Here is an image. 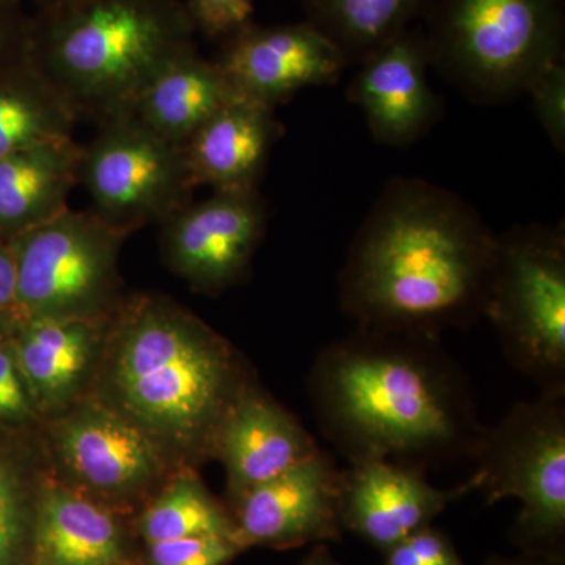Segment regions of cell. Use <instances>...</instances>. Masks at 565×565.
<instances>
[{"instance_id":"6da1fadb","label":"cell","mask_w":565,"mask_h":565,"mask_svg":"<svg viewBox=\"0 0 565 565\" xmlns=\"http://www.w3.org/2000/svg\"><path fill=\"white\" fill-rule=\"evenodd\" d=\"M498 237L456 193L394 178L353 237L340 274L359 329L438 338L484 316Z\"/></svg>"},{"instance_id":"7a4b0ae2","label":"cell","mask_w":565,"mask_h":565,"mask_svg":"<svg viewBox=\"0 0 565 565\" xmlns=\"http://www.w3.org/2000/svg\"><path fill=\"white\" fill-rule=\"evenodd\" d=\"M310 394L349 463L470 457L482 429L470 384L438 338L356 329L319 352Z\"/></svg>"},{"instance_id":"3957f363","label":"cell","mask_w":565,"mask_h":565,"mask_svg":"<svg viewBox=\"0 0 565 565\" xmlns=\"http://www.w3.org/2000/svg\"><path fill=\"white\" fill-rule=\"evenodd\" d=\"M184 0H82L41 10L28 62L79 118L96 125L132 114L167 65L195 50Z\"/></svg>"},{"instance_id":"277c9868","label":"cell","mask_w":565,"mask_h":565,"mask_svg":"<svg viewBox=\"0 0 565 565\" xmlns=\"http://www.w3.org/2000/svg\"><path fill=\"white\" fill-rule=\"evenodd\" d=\"M118 313L114 379L126 408L177 444L215 446L245 386L228 345L159 297H136Z\"/></svg>"},{"instance_id":"5b68a950","label":"cell","mask_w":565,"mask_h":565,"mask_svg":"<svg viewBox=\"0 0 565 565\" xmlns=\"http://www.w3.org/2000/svg\"><path fill=\"white\" fill-rule=\"evenodd\" d=\"M430 65L475 102L500 103L564 61L561 0H433Z\"/></svg>"},{"instance_id":"8992f818","label":"cell","mask_w":565,"mask_h":565,"mask_svg":"<svg viewBox=\"0 0 565 565\" xmlns=\"http://www.w3.org/2000/svg\"><path fill=\"white\" fill-rule=\"evenodd\" d=\"M470 459L487 504L522 503L515 535L526 552L559 556L565 533V393L522 401L494 426H482Z\"/></svg>"},{"instance_id":"52a82bcc","label":"cell","mask_w":565,"mask_h":565,"mask_svg":"<svg viewBox=\"0 0 565 565\" xmlns=\"http://www.w3.org/2000/svg\"><path fill=\"white\" fill-rule=\"evenodd\" d=\"M486 318L515 370L565 393V237L526 226L498 237Z\"/></svg>"},{"instance_id":"ba28073f","label":"cell","mask_w":565,"mask_h":565,"mask_svg":"<svg viewBox=\"0 0 565 565\" xmlns=\"http://www.w3.org/2000/svg\"><path fill=\"white\" fill-rule=\"evenodd\" d=\"M128 234L95 212L66 210L13 241L14 310L24 319L109 313L117 297V262Z\"/></svg>"},{"instance_id":"9c48e42d","label":"cell","mask_w":565,"mask_h":565,"mask_svg":"<svg viewBox=\"0 0 565 565\" xmlns=\"http://www.w3.org/2000/svg\"><path fill=\"white\" fill-rule=\"evenodd\" d=\"M79 178L92 211L126 234L166 222L193 202L196 189L184 147L134 114L98 125L95 139L82 145Z\"/></svg>"},{"instance_id":"30bf717a","label":"cell","mask_w":565,"mask_h":565,"mask_svg":"<svg viewBox=\"0 0 565 565\" xmlns=\"http://www.w3.org/2000/svg\"><path fill=\"white\" fill-rule=\"evenodd\" d=\"M258 189L212 191L162 225L163 252L174 270L204 292H221L241 280L266 230Z\"/></svg>"},{"instance_id":"8fae6325","label":"cell","mask_w":565,"mask_h":565,"mask_svg":"<svg viewBox=\"0 0 565 565\" xmlns=\"http://www.w3.org/2000/svg\"><path fill=\"white\" fill-rule=\"evenodd\" d=\"M343 470L323 449L236 500L239 544L288 548L341 541Z\"/></svg>"},{"instance_id":"7c38bea8","label":"cell","mask_w":565,"mask_h":565,"mask_svg":"<svg viewBox=\"0 0 565 565\" xmlns=\"http://www.w3.org/2000/svg\"><path fill=\"white\" fill-rule=\"evenodd\" d=\"M236 95L277 107L296 93L340 81L348 62L311 22L258 28L225 40L215 61Z\"/></svg>"},{"instance_id":"4fadbf2b","label":"cell","mask_w":565,"mask_h":565,"mask_svg":"<svg viewBox=\"0 0 565 565\" xmlns=\"http://www.w3.org/2000/svg\"><path fill=\"white\" fill-rule=\"evenodd\" d=\"M476 492L473 478L455 489L429 484L424 468L366 460L343 470L341 523L381 552L433 525L449 504Z\"/></svg>"},{"instance_id":"5bb4252c","label":"cell","mask_w":565,"mask_h":565,"mask_svg":"<svg viewBox=\"0 0 565 565\" xmlns=\"http://www.w3.org/2000/svg\"><path fill=\"white\" fill-rule=\"evenodd\" d=\"M429 65L422 28L408 29L360 63L348 96L382 145L408 147L434 125L440 102L427 81Z\"/></svg>"},{"instance_id":"9a60e30c","label":"cell","mask_w":565,"mask_h":565,"mask_svg":"<svg viewBox=\"0 0 565 565\" xmlns=\"http://www.w3.org/2000/svg\"><path fill=\"white\" fill-rule=\"evenodd\" d=\"M214 448L236 500L322 449L291 414L247 386L223 418Z\"/></svg>"},{"instance_id":"2e32d148","label":"cell","mask_w":565,"mask_h":565,"mask_svg":"<svg viewBox=\"0 0 565 565\" xmlns=\"http://www.w3.org/2000/svg\"><path fill=\"white\" fill-rule=\"evenodd\" d=\"M274 107L236 96L184 145L195 188L212 191L258 189L281 126Z\"/></svg>"},{"instance_id":"e0dca14e","label":"cell","mask_w":565,"mask_h":565,"mask_svg":"<svg viewBox=\"0 0 565 565\" xmlns=\"http://www.w3.org/2000/svg\"><path fill=\"white\" fill-rule=\"evenodd\" d=\"M82 145L41 141L0 159V233L20 237L68 210L81 182Z\"/></svg>"},{"instance_id":"ac0fdd59","label":"cell","mask_w":565,"mask_h":565,"mask_svg":"<svg viewBox=\"0 0 565 565\" xmlns=\"http://www.w3.org/2000/svg\"><path fill=\"white\" fill-rule=\"evenodd\" d=\"M236 96L218 63L202 57L195 47L150 82L132 114L163 139L184 147L215 111Z\"/></svg>"},{"instance_id":"d6986e66","label":"cell","mask_w":565,"mask_h":565,"mask_svg":"<svg viewBox=\"0 0 565 565\" xmlns=\"http://www.w3.org/2000/svg\"><path fill=\"white\" fill-rule=\"evenodd\" d=\"M61 448L85 482L111 492L143 484L158 467L150 438L107 412H87L66 423Z\"/></svg>"},{"instance_id":"ffe728a7","label":"cell","mask_w":565,"mask_h":565,"mask_svg":"<svg viewBox=\"0 0 565 565\" xmlns=\"http://www.w3.org/2000/svg\"><path fill=\"white\" fill-rule=\"evenodd\" d=\"M433 0H302L308 22L344 55L363 63L426 17Z\"/></svg>"},{"instance_id":"44dd1931","label":"cell","mask_w":565,"mask_h":565,"mask_svg":"<svg viewBox=\"0 0 565 565\" xmlns=\"http://www.w3.org/2000/svg\"><path fill=\"white\" fill-rule=\"evenodd\" d=\"M36 548L43 565H122L120 533L98 505L52 492L40 512Z\"/></svg>"},{"instance_id":"7402d4cb","label":"cell","mask_w":565,"mask_h":565,"mask_svg":"<svg viewBox=\"0 0 565 565\" xmlns=\"http://www.w3.org/2000/svg\"><path fill=\"white\" fill-rule=\"evenodd\" d=\"M76 114L28 61L0 74V159L41 143L73 137Z\"/></svg>"},{"instance_id":"603a6c76","label":"cell","mask_w":565,"mask_h":565,"mask_svg":"<svg viewBox=\"0 0 565 565\" xmlns=\"http://www.w3.org/2000/svg\"><path fill=\"white\" fill-rule=\"evenodd\" d=\"M20 345L22 371L47 399L70 392L84 374L99 319L32 318Z\"/></svg>"},{"instance_id":"cb8c5ba5","label":"cell","mask_w":565,"mask_h":565,"mask_svg":"<svg viewBox=\"0 0 565 565\" xmlns=\"http://www.w3.org/2000/svg\"><path fill=\"white\" fill-rule=\"evenodd\" d=\"M141 531L150 544L199 535H226L237 541L234 523L192 482L173 487L156 501L143 516Z\"/></svg>"},{"instance_id":"d4e9b609","label":"cell","mask_w":565,"mask_h":565,"mask_svg":"<svg viewBox=\"0 0 565 565\" xmlns=\"http://www.w3.org/2000/svg\"><path fill=\"white\" fill-rule=\"evenodd\" d=\"M535 117L557 151L565 150V66L564 61L542 71L526 90Z\"/></svg>"},{"instance_id":"484cf974","label":"cell","mask_w":565,"mask_h":565,"mask_svg":"<svg viewBox=\"0 0 565 565\" xmlns=\"http://www.w3.org/2000/svg\"><path fill=\"white\" fill-rule=\"evenodd\" d=\"M243 546L226 535H199L151 544L154 565H226Z\"/></svg>"},{"instance_id":"4316f807","label":"cell","mask_w":565,"mask_h":565,"mask_svg":"<svg viewBox=\"0 0 565 565\" xmlns=\"http://www.w3.org/2000/svg\"><path fill=\"white\" fill-rule=\"evenodd\" d=\"M196 32L210 39H232L252 24L255 0H184Z\"/></svg>"},{"instance_id":"83f0119b","label":"cell","mask_w":565,"mask_h":565,"mask_svg":"<svg viewBox=\"0 0 565 565\" xmlns=\"http://www.w3.org/2000/svg\"><path fill=\"white\" fill-rule=\"evenodd\" d=\"M384 565H465L451 539L433 525L385 552Z\"/></svg>"},{"instance_id":"f1b7e54d","label":"cell","mask_w":565,"mask_h":565,"mask_svg":"<svg viewBox=\"0 0 565 565\" xmlns=\"http://www.w3.org/2000/svg\"><path fill=\"white\" fill-rule=\"evenodd\" d=\"M18 535V512L13 493L0 471V565L9 559Z\"/></svg>"},{"instance_id":"f546056e","label":"cell","mask_w":565,"mask_h":565,"mask_svg":"<svg viewBox=\"0 0 565 565\" xmlns=\"http://www.w3.org/2000/svg\"><path fill=\"white\" fill-rule=\"evenodd\" d=\"M18 269L13 248L0 244V311L17 303Z\"/></svg>"},{"instance_id":"4dcf8cb0","label":"cell","mask_w":565,"mask_h":565,"mask_svg":"<svg viewBox=\"0 0 565 565\" xmlns=\"http://www.w3.org/2000/svg\"><path fill=\"white\" fill-rule=\"evenodd\" d=\"M0 393L6 394L22 412L25 411V397L20 379L14 373L13 363L3 352H0Z\"/></svg>"},{"instance_id":"1f68e13d","label":"cell","mask_w":565,"mask_h":565,"mask_svg":"<svg viewBox=\"0 0 565 565\" xmlns=\"http://www.w3.org/2000/svg\"><path fill=\"white\" fill-rule=\"evenodd\" d=\"M486 565H563L559 556L546 555V553L526 552L519 557H492Z\"/></svg>"},{"instance_id":"d6a6232c","label":"cell","mask_w":565,"mask_h":565,"mask_svg":"<svg viewBox=\"0 0 565 565\" xmlns=\"http://www.w3.org/2000/svg\"><path fill=\"white\" fill-rule=\"evenodd\" d=\"M302 565H340L333 559L332 553H330L329 546L326 544H318L315 546L313 552L310 556L303 561Z\"/></svg>"},{"instance_id":"836d02e7","label":"cell","mask_w":565,"mask_h":565,"mask_svg":"<svg viewBox=\"0 0 565 565\" xmlns=\"http://www.w3.org/2000/svg\"><path fill=\"white\" fill-rule=\"evenodd\" d=\"M22 411L17 404L11 403L6 394L0 393V415H20Z\"/></svg>"},{"instance_id":"e575fe53","label":"cell","mask_w":565,"mask_h":565,"mask_svg":"<svg viewBox=\"0 0 565 565\" xmlns=\"http://www.w3.org/2000/svg\"><path fill=\"white\" fill-rule=\"evenodd\" d=\"M3 6H0V52L6 47L7 39H9V22H7L6 13H3Z\"/></svg>"},{"instance_id":"d590c367","label":"cell","mask_w":565,"mask_h":565,"mask_svg":"<svg viewBox=\"0 0 565 565\" xmlns=\"http://www.w3.org/2000/svg\"><path fill=\"white\" fill-rule=\"evenodd\" d=\"M41 10L58 9V7L71 6V3L82 2V0H36Z\"/></svg>"},{"instance_id":"8d00e7d4","label":"cell","mask_w":565,"mask_h":565,"mask_svg":"<svg viewBox=\"0 0 565 565\" xmlns=\"http://www.w3.org/2000/svg\"><path fill=\"white\" fill-rule=\"evenodd\" d=\"M2 3H6V0H0V6H2Z\"/></svg>"}]
</instances>
